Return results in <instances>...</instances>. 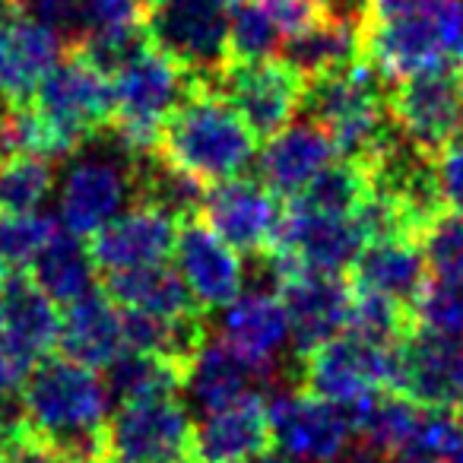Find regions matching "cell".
<instances>
[{
  "mask_svg": "<svg viewBox=\"0 0 463 463\" xmlns=\"http://www.w3.org/2000/svg\"><path fill=\"white\" fill-rule=\"evenodd\" d=\"M23 425L45 438L67 463H102L109 391L99 372L71 359H52L29 372L20 393Z\"/></svg>",
  "mask_w": 463,
  "mask_h": 463,
  "instance_id": "cell-1",
  "label": "cell"
},
{
  "mask_svg": "<svg viewBox=\"0 0 463 463\" xmlns=\"http://www.w3.org/2000/svg\"><path fill=\"white\" fill-rule=\"evenodd\" d=\"M156 156L210 187L241 178L258 156V137L216 90L197 83L162 124Z\"/></svg>",
  "mask_w": 463,
  "mask_h": 463,
  "instance_id": "cell-2",
  "label": "cell"
},
{
  "mask_svg": "<svg viewBox=\"0 0 463 463\" xmlns=\"http://www.w3.org/2000/svg\"><path fill=\"white\" fill-rule=\"evenodd\" d=\"M387 92L391 86L381 80V73L365 61H355L346 71L308 80L302 111L311 124L327 130L336 159L368 165L397 137L387 111Z\"/></svg>",
  "mask_w": 463,
  "mask_h": 463,
  "instance_id": "cell-3",
  "label": "cell"
},
{
  "mask_svg": "<svg viewBox=\"0 0 463 463\" xmlns=\"http://www.w3.org/2000/svg\"><path fill=\"white\" fill-rule=\"evenodd\" d=\"M197 83L200 80H194L184 67H178L146 42L121 71L111 73L115 109H111L109 137L128 156L156 153L162 124Z\"/></svg>",
  "mask_w": 463,
  "mask_h": 463,
  "instance_id": "cell-4",
  "label": "cell"
},
{
  "mask_svg": "<svg viewBox=\"0 0 463 463\" xmlns=\"http://www.w3.org/2000/svg\"><path fill=\"white\" fill-rule=\"evenodd\" d=\"M463 45V0H441L419 16L362 26V61L387 86L448 67Z\"/></svg>",
  "mask_w": 463,
  "mask_h": 463,
  "instance_id": "cell-5",
  "label": "cell"
},
{
  "mask_svg": "<svg viewBox=\"0 0 463 463\" xmlns=\"http://www.w3.org/2000/svg\"><path fill=\"white\" fill-rule=\"evenodd\" d=\"M134 203V156L99 134L67 159L58 184V225L77 239H92L102 225Z\"/></svg>",
  "mask_w": 463,
  "mask_h": 463,
  "instance_id": "cell-6",
  "label": "cell"
},
{
  "mask_svg": "<svg viewBox=\"0 0 463 463\" xmlns=\"http://www.w3.org/2000/svg\"><path fill=\"white\" fill-rule=\"evenodd\" d=\"M146 42L210 86L229 64V0H159L146 7Z\"/></svg>",
  "mask_w": 463,
  "mask_h": 463,
  "instance_id": "cell-7",
  "label": "cell"
},
{
  "mask_svg": "<svg viewBox=\"0 0 463 463\" xmlns=\"http://www.w3.org/2000/svg\"><path fill=\"white\" fill-rule=\"evenodd\" d=\"M397 378L400 343L381 346L353 334H340L302 355L305 391L343 410L374 391H397Z\"/></svg>",
  "mask_w": 463,
  "mask_h": 463,
  "instance_id": "cell-8",
  "label": "cell"
},
{
  "mask_svg": "<svg viewBox=\"0 0 463 463\" xmlns=\"http://www.w3.org/2000/svg\"><path fill=\"white\" fill-rule=\"evenodd\" d=\"M29 105L73 149H83L111 124V109H115L111 77L96 64H90L80 52H73L71 58H61L52 67V73L39 83Z\"/></svg>",
  "mask_w": 463,
  "mask_h": 463,
  "instance_id": "cell-9",
  "label": "cell"
},
{
  "mask_svg": "<svg viewBox=\"0 0 463 463\" xmlns=\"http://www.w3.org/2000/svg\"><path fill=\"white\" fill-rule=\"evenodd\" d=\"M387 111L393 130L412 149L435 159L463 134V71L448 64L393 83L387 92Z\"/></svg>",
  "mask_w": 463,
  "mask_h": 463,
  "instance_id": "cell-10",
  "label": "cell"
},
{
  "mask_svg": "<svg viewBox=\"0 0 463 463\" xmlns=\"http://www.w3.org/2000/svg\"><path fill=\"white\" fill-rule=\"evenodd\" d=\"M258 140H270L302 111L305 80L279 58L229 61L210 83Z\"/></svg>",
  "mask_w": 463,
  "mask_h": 463,
  "instance_id": "cell-11",
  "label": "cell"
},
{
  "mask_svg": "<svg viewBox=\"0 0 463 463\" xmlns=\"http://www.w3.org/2000/svg\"><path fill=\"white\" fill-rule=\"evenodd\" d=\"M191 412L178 397L121 403L105 419L102 463H168L187 454Z\"/></svg>",
  "mask_w": 463,
  "mask_h": 463,
  "instance_id": "cell-12",
  "label": "cell"
},
{
  "mask_svg": "<svg viewBox=\"0 0 463 463\" xmlns=\"http://www.w3.org/2000/svg\"><path fill=\"white\" fill-rule=\"evenodd\" d=\"M264 412L270 441L296 463H324L353 441L346 410L308 391H273Z\"/></svg>",
  "mask_w": 463,
  "mask_h": 463,
  "instance_id": "cell-13",
  "label": "cell"
},
{
  "mask_svg": "<svg viewBox=\"0 0 463 463\" xmlns=\"http://www.w3.org/2000/svg\"><path fill=\"white\" fill-rule=\"evenodd\" d=\"M283 206L260 181L232 178L222 184H210L203 194L197 219L210 225L219 239L239 254L264 258L277 239Z\"/></svg>",
  "mask_w": 463,
  "mask_h": 463,
  "instance_id": "cell-14",
  "label": "cell"
},
{
  "mask_svg": "<svg viewBox=\"0 0 463 463\" xmlns=\"http://www.w3.org/2000/svg\"><path fill=\"white\" fill-rule=\"evenodd\" d=\"M172 254L175 270L200 311L225 308L245 286V264H241L239 251L225 245L197 216L178 222V239H175Z\"/></svg>",
  "mask_w": 463,
  "mask_h": 463,
  "instance_id": "cell-15",
  "label": "cell"
},
{
  "mask_svg": "<svg viewBox=\"0 0 463 463\" xmlns=\"http://www.w3.org/2000/svg\"><path fill=\"white\" fill-rule=\"evenodd\" d=\"M279 302L289 317V343L298 355L324 346L346 330L353 286L336 273L296 270L279 279Z\"/></svg>",
  "mask_w": 463,
  "mask_h": 463,
  "instance_id": "cell-16",
  "label": "cell"
},
{
  "mask_svg": "<svg viewBox=\"0 0 463 463\" xmlns=\"http://www.w3.org/2000/svg\"><path fill=\"white\" fill-rule=\"evenodd\" d=\"M178 239V219L153 203H130L90 239V258L96 270L121 273L137 267L165 264Z\"/></svg>",
  "mask_w": 463,
  "mask_h": 463,
  "instance_id": "cell-17",
  "label": "cell"
},
{
  "mask_svg": "<svg viewBox=\"0 0 463 463\" xmlns=\"http://www.w3.org/2000/svg\"><path fill=\"white\" fill-rule=\"evenodd\" d=\"M64 58V39L20 7L0 14V99L16 109L35 96L42 80Z\"/></svg>",
  "mask_w": 463,
  "mask_h": 463,
  "instance_id": "cell-18",
  "label": "cell"
},
{
  "mask_svg": "<svg viewBox=\"0 0 463 463\" xmlns=\"http://www.w3.org/2000/svg\"><path fill=\"white\" fill-rule=\"evenodd\" d=\"M267 384H277V374L258 368L232 346H225L219 336L213 340L210 334L181 372V387L187 391L194 410H200V416L254 397Z\"/></svg>",
  "mask_w": 463,
  "mask_h": 463,
  "instance_id": "cell-19",
  "label": "cell"
},
{
  "mask_svg": "<svg viewBox=\"0 0 463 463\" xmlns=\"http://www.w3.org/2000/svg\"><path fill=\"white\" fill-rule=\"evenodd\" d=\"M219 340L232 346L258 368L277 374L289 346V317L273 289L239 292L225 308H219Z\"/></svg>",
  "mask_w": 463,
  "mask_h": 463,
  "instance_id": "cell-20",
  "label": "cell"
},
{
  "mask_svg": "<svg viewBox=\"0 0 463 463\" xmlns=\"http://www.w3.org/2000/svg\"><path fill=\"white\" fill-rule=\"evenodd\" d=\"M61 311L29 273H7L4 277V298H0V346L26 368H35L58 346Z\"/></svg>",
  "mask_w": 463,
  "mask_h": 463,
  "instance_id": "cell-21",
  "label": "cell"
},
{
  "mask_svg": "<svg viewBox=\"0 0 463 463\" xmlns=\"http://www.w3.org/2000/svg\"><path fill=\"white\" fill-rule=\"evenodd\" d=\"M334 159L336 149L327 130H321L311 121H298L283 128L264 143V149L258 156V181L273 197L292 200Z\"/></svg>",
  "mask_w": 463,
  "mask_h": 463,
  "instance_id": "cell-22",
  "label": "cell"
},
{
  "mask_svg": "<svg viewBox=\"0 0 463 463\" xmlns=\"http://www.w3.org/2000/svg\"><path fill=\"white\" fill-rule=\"evenodd\" d=\"M267 448H270V429L260 393L203 412L191 429V444H187L194 463H248Z\"/></svg>",
  "mask_w": 463,
  "mask_h": 463,
  "instance_id": "cell-23",
  "label": "cell"
},
{
  "mask_svg": "<svg viewBox=\"0 0 463 463\" xmlns=\"http://www.w3.org/2000/svg\"><path fill=\"white\" fill-rule=\"evenodd\" d=\"M61 355L92 372L109 368L124 353V315L105 292L92 289L90 296L64 305L58 324Z\"/></svg>",
  "mask_w": 463,
  "mask_h": 463,
  "instance_id": "cell-24",
  "label": "cell"
},
{
  "mask_svg": "<svg viewBox=\"0 0 463 463\" xmlns=\"http://www.w3.org/2000/svg\"><path fill=\"white\" fill-rule=\"evenodd\" d=\"M349 270H353V283H349L353 289L378 292V296L403 305L416 298V292L422 289L425 277H429L422 248L412 235H391V239L368 241Z\"/></svg>",
  "mask_w": 463,
  "mask_h": 463,
  "instance_id": "cell-25",
  "label": "cell"
},
{
  "mask_svg": "<svg viewBox=\"0 0 463 463\" xmlns=\"http://www.w3.org/2000/svg\"><path fill=\"white\" fill-rule=\"evenodd\" d=\"M105 296L121 311H137V315H156V317L203 315L191 302L178 270H172L165 264L105 273Z\"/></svg>",
  "mask_w": 463,
  "mask_h": 463,
  "instance_id": "cell-26",
  "label": "cell"
},
{
  "mask_svg": "<svg viewBox=\"0 0 463 463\" xmlns=\"http://www.w3.org/2000/svg\"><path fill=\"white\" fill-rule=\"evenodd\" d=\"M279 61L289 64L305 83L346 71L349 64L362 61V29L324 16L311 29L286 39L279 45Z\"/></svg>",
  "mask_w": 463,
  "mask_h": 463,
  "instance_id": "cell-27",
  "label": "cell"
},
{
  "mask_svg": "<svg viewBox=\"0 0 463 463\" xmlns=\"http://www.w3.org/2000/svg\"><path fill=\"white\" fill-rule=\"evenodd\" d=\"M26 273L54 305H71L96 289L99 270L83 239H77V235L58 225V232L48 239V245L42 248Z\"/></svg>",
  "mask_w": 463,
  "mask_h": 463,
  "instance_id": "cell-28",
  "label": "cell"
},
{
  "mask_svg": "<svg viewBox=\"0 0 463 463\" xmlns=\"http://www.w3.org/2000/svg\"><path fill=\"white\" fill-rule=\"evenodd\" d=\"M346 416L349 425H353V435L378 448L381 454H391L412 438L419 416H422V406H416L410 397L397 391H374L368 397L355 400L353 406H346Z\"/></svg>",
  "mask_w": 463,
  "mask_h": 463,
  "instance_id": "cell-29",
  "label": "cell"
},
{
  "mask_svg": "<svg viewBox=\"0 0 463 463\" xmlns=\"http://www.w3.org/2000/svg\"><path fill=\"white\" fill-rule=\"evenodd\" d=\"M102 381L111 400H118V403H140V400L178 397L181 368L165 359H156V355L124 349L105 368Z\"/></svg>",
  "mask_w": 463,
  "mask_h": 463,
  "instance_id": "cell-30",
  "label": "cell"
},
{
  "mask_svg": "<svg viewBox=\"0 0 463 463\" xmlns=\"http://www.w3.org/2000/svg\"><path fill=\"white\" fill-rule=\"evenodd\" d=\"M54 184V162L23 153L0 156V213H39Z\"/></svg>",
  "mask_w": 463,
  "mask_h": 463,
  "instance_id": "cell-31",
  "label": "cell"
},
{
  "mask_svg": "<svg viewBox=\"0 0 463 463\" xmlns=\"http://www.w3.org/2000/svg\"><path fill=\"white\" fill-rule=\"evenodd\" d=\"M412 315L410 305L393 302L378 292L353 289V302H349V317L343 334H353L359 340L381 343V346H397L412 334Z\"/></svg>",
  "mask_w": 463,
  "mask_h": 463,
  "instance_id": "cell-32",
  "label": "cell"
},
{
  "mask_svg": "<svg viewBox=\"0 0 463 463\" xmlns=\"http://www.w3.org/2000/svg\"><path fill=\"white\" fill-rule=\"evenodd\" d=\"M368 194V172L355 162L334 159L296 200L327 216H353Z\"/></svg>",
  "mask_w": 463,
  "mask_h": 463,
  "instance_id": "cell-33",
  "label": "cell"
},
{
  "mask_svg": "<svg viewBox=\"0 0 463 463\" xmlns=\"http://www.w3.org/2000/svg\"><path fill=\"white\" fill-rule=\"evenodd\" d=\"M54 232L48 213H0V273H26Z\"/></svg>",
  "mask_w": 463,
  "mask_h": 463,
  "instance_id": "cell-34",
  "label": "cell"
},
{
  "mask_svg": "<svg viewBox=\"0 0 463 463\" xmlns=\"http://www.w3.org/2000/svg\"><path fill=\"white\" fill-rule=\"evenodd\" d=\"M412 327L444 340L463 343V283L457 279H425L410 302Z\"/></svg>",
  "mask_w": 463,
  "mask_h": 463,
  "instance_id": "cell-35",
  "label": "cell"
},
{
  "mask_svg": "<svg viewBox=\"0 0 463 463\" xmlns=\"http://www.w3.org/2000/svg\"><path fill=\"white\" fill-rule=\"evenodd\" d=\"M419 248L431 277L463 283V213H438L419 235Z\"/></svg>",
  "mask_w": 463,
  "mask_h": 463,
  "instance_id": "cell-36",
  "label": "cell"
},
{
  "mask_svg": "<svg viewBox=\"0 0 463 463\" xmlns=\"http://www.w3.org/2000/svg\"><path fill=\"white\" fill-rule=\"evenodd\" d=\"M431 162H435V178L444 206L463 213V134L454 143H448Z\"/></svg>",
  "mask_w": 463,
  "mask_h": 463,
  "instance_id": "cell-37",
  "label": "cell"
},
{
  "mask_svg": "<svg viewBox=\"0 0 463 463\" xmlns=\"http://www.w3.org/2000/svg\"><path fill=\"white\" fill-rule=\"evenodd\" d=\"M16 7L26 16H33L35 23L48 26L52 33H58L61 39H77L80 0H16Z\"/></svg>",
  "mask_w": 463,
  "mask_h": 463,
  "instance_id": "cell-38",
  "label": "cell"
},
{
  "mask_svg": "<svg viewBox=\"0 0 463 463\" xmlns=\"http://www.w3.org/2000/svg\"><path fill=\"white\" fill-rule=\"evenodd\" d=\"M4 463H67L45 438L33 435L29 429H20L7 444V457Z\"/></svg>",
  "mask_w": 463,
  "mask_h": 463,
  "instance_id": "cell-39",
  "label": "cell"
},
{
  "mask_svg": "<svg viewBox=\"0 0 463 463\" xmlns=\"http://www.w3.org/2000/svg\"><path fill=\"white\" fill-rule=\"evenodd\" d=\"M441 0H368V14L362 20L365 23H387V20H403V16H419L435 10Z\"/></svg>",
  "mask_w": 463,
  "mask_h": 463,
  "instance_id": "cell-40",
  "label": "cell"
},
{
  "mask_svg": "<svg viewBox=\"0 0 463 463\" xmlns=\"http://www.w3.org/2000/svg\"><path fill=\"white\" fill-rule=\"evenodd\" d=\"M324 463H384V454H381L378 448H372L368 441H349L343 450H336L330 460Z\"/></svg>",
  "mask_w": 463,
  "mask_h": 463,
  "instance_id": "cell-41",
  "label": "cell"
},
{
  "mask_svg": "<svg viewBox=\"0 0 463 463\" xmlns=\"http://www.w3.org/2000/svg\"><path fill=\"white\" fill-rule=\"evenodd\" d=\"M384 463H438V460L425 454V450L412 448V444H403L400 450H391V454H384Z\"/></svg>",
  "mask_w": 463,
  "mask_h": 463,
  "instance_id": "cell-42",
  "label": "cell"
},
{
  "mask_svg": "<svg viewBox=\"0 0 463 463\" xmlns=\"http://www.w3.org/2000/svg\"><path fill=\"white\" fill-rule=\"evenodd\" d=\"M248 463H296V460H289V457L279 454V450H270V448H267V450H260L258 457H251Z\"/></svg>",
  "mask_w": 463,
  "mask_h": 463,
  "instance_id": "cell-43",
  "label": "cell"
},
{
  "mask_svg": "<svg viewBox=\"0 0 463 463\" xmlns=\"http://www.w3.org/2000/svg\"><path fill=\"white\" fill-rule=\"evenodd\" d=\"M10 438H14V435H7V431H0V463H4V457H7V444H10Z\"/></svg>",
  "mask_w": 463,
  "mask_h": 463,
  "instance_id": "cell-44",
  "label": "cell"
},
{
  "mask_svg": "<svg viewBox=\"0 0 463 463\" xmlns=\"http://www.w3.org/2000/svg\"><path fill=\"white\" fill-rule=\"evenodd\" d=\"M7 115H10V105L0 99V130H4V124H7Z\"/></svg>",
  "mask_w": 463,
  "mask_h": 463,
  "instance_id": "cell-45",
  "label": "cell"
},
{
  "mask_svg": "<svg viewBox=\"0 0 463 463\" xmlns=\"http://www.w3.org/2000/svg\"><path fill=\"white\" fill-rule=\"evenodd\" d=\"M16 7V0H0V14H7V10Z\"/></svg>",
  "mask_w": 463,
  "mask_h": 463,
  "instance_id": "cell-46",
  "label": "cell"
},
{
  "mask_svg": "<svg viewBox=\"0 0 463 463\" xmlns=\"http://www.w3.org/2000/svg\"><path fill=\"white\" fill-rule=\"evenodd\" d=\"M168 463H194L191 457H178V460H168Z\"/></svg>",
  "mask_w": 463,
  "mask_h": 463,
  "instance_id": "cell-47",
  "label": "cell"
},
{
  "mask_svg": "<svg viewBox=\"0 0 463 463\" xmlns=\"http://www.w3.org/2000/svg\"><path fill=\"white\" fill-rule=\"evenodd\" d=\"M143 4H146V7H153V4H159V0H143Z\"/></svg>",
  "mask_w": 463,
  "mask_h": 463,
  "instance_id": "cell-48",
  "label": "cell"
},
{
  "mask_svg": "<svg viewBox=\"0 0 463 463\" xmlns=\"http://www.w3.org/2000/svg\"><path fill=\"white\" fill-rule=\"evenodd\" d=\"M457 58H460V71H463V45H460V54H457Z\"/></svg>",
  "mask_w": 463,
  "mask_h": 463,
  "instance_id": "cell-49",
  "label": "cell"
},
{
  "mask_svg": "<svg viewBox=\"0 0 463 463\" xmlns=\"http://www.w3.org/2000/svg\"><path fill=\"white\" fill-rule=\"evenodd\" d=\"M0 298H4V277H0Z\"/></svg>",
  "mask_w": 463,
  "mask_h": 463,
  "instance_id": "cell-50",
  "label": "cell"
}]
</instances>
